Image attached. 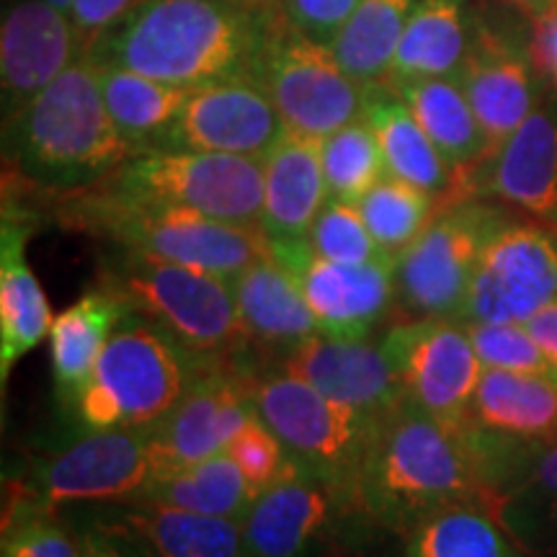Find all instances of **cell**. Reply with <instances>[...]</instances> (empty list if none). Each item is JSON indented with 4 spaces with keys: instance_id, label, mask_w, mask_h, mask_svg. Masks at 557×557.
<instances>
[{
    "instance_id": "1",
    "label": "cell",
    "mask_w": 557,
    "mask_h": 557,
    "mask_svg": "<svg viewBox=\"0 0 557 557\" xmlns=\"http://www.w3.org/2000/svg\"><path fill=\"white\" fill-rule=\"evenodd\" d=\"M274 16L233 0H139L88 58L181 88L253 75Z\"/></svg>"
},
{
    "instance_id": "2",
    "label": "cell",
    "mask_w": 557,
    "mask_h": 557,
    "mask_svg": "<svg viewBox=\"0 0 557 557\" xmlns=\"http://www.w3.org/2000/svg\"><path fill=\"white\" fill-rule=\"evenodd\" d=\"M359 504L367 517L406 534L457 504H483L493 511L462 434L408 398L372 429L359 472Z\"/></svg>"
},
{
    "instance_id": "3",
    "label": "cell",
    "mask_w": 557,
    "mask_h": 557,
    "mask_svg": "<svg viewBox=\"0 0 557 557\" xmlns=\"http://www.w3.org/2000/svg\"><path fill=\"white\" fill-rule=\"evenodd\" d=\"M3 145L16 173L62 194L94 189L135 156L109 116L99 65L88 54L3 122Z\"/></svg>"
},
{
    "instance_id": "4",
    "label": "cell",
    "mask_w": 557,
    "mask_h": 557,
    "mask_svg": "<svg viewBox=\"0 0 557 557\" xmlns=\"http://www.w3.org/2000/svg\"><path fill=\"white\" fill-rule=\"evenodd\" d=\"M73 225L114 240L120 250L207 271L233 282L243 269L269 256L261 227L233 225L191 209L150 205L94 186L62 207Z\"/></svg>"
},
{
    "instance_id": "5",
    "label": "cell",
    "mask_w": 557,
    "mask_h": 557,
    "mask_svg": "<svg viewBox=\"0 0 557 557\" xmlns=\"http://www.w3.org/2000/svg\"><path fill=\"white\" fill-rule=\"evenodd\" d=\"M201 361L148 318L127 312L103 348L75 413L88 431L150 429L184 398Z\"/></svg>"
},
{
    "instance_id": "6",
    "label": "cell",
    "mask_w": 557,
    "mask_h": 557,
    "mask_svg": "<svg viewBox=\"0 0 557 557\" xmlns=\"http://www.w3.org/2000/svg\"><path fill=\"white\" fill-rule=\"evenodd\" d=\"M103 287L201 361H233L246 344L227 278L122 250L103 271Z\"/></svg>"
},
{
    "instance_id": "7",
    "label": "cell",
    "mask_w": 557,
    "mask_h": 557,
    "mask_svg": "<svg viewBox=\"0 0 557 557\" xmlns=\"http://www.w3.org/2000/svg\"><path fill=\"white\" fill-rule=\"evenodd\" d=\"M250 398L289 457L336 485L361 511L359 472L377 423L278 367L269 372L250 369Z\"/></svg>"
},
{
    "instance_id": "8",
    "label": "cell",
    "mask_w": 557,
    "mask_h": 557,
    "mask_svg": "<svg viewBox=\"0 0 557 557\" xmlns=\"http://www.w3.org/2000/svg\"><path fill=\"white\" fill-rule=\"evenodd\" d=\"M508 214L504 205L483 197L438 207L426 230L395 259V308L406 318L457 320L480 256Z\"/></svg>"
},
{
    "instance_id": "9",
    "label": "cell",
    "mask_w": 557,
    "mask_h": 557,
    "mask_svg": "<svg viewBox=\"0 0 557 557\" xmlns=\"http://www.w3.org/2000/svg\"><path fill=\"white\" fill-rule=\"evenodd\" d=\"M101 186L135 201L191 209L233 225L261 227V158L199 150H148L132 156Z\"/></svg>"
},
{
    "instance_id": "10",
    "label": "cell",
    "mask_w": 557,
    "mask_h": 557,
    "mask_svg": "<svg viewBox=\"0 0 557 557\" xmlns=\"http://www.w3.org/2000/svg\"><path fill=\"white\" fill-rule=\"evenodd\" d=\"M253 78L261 83L289 132L325 139L364 116L367 90L338 65L331 45L284 21H271Z\"/></svg>"
},
{
    "instance_id": "11",
    "label": "cell",
    "mask_w": 557,
    "mask_h": 557,
    "mask_svg": "<svg viewBox=\"0 0 557 557\" xmlns=\"http://www.w3.org/2000/svg\"><path fill=\"white\" fill-rule=\"evenodd\" d=\"M152 429V426H150ZM150 429H103L39 462L13 498L58 513L75 504H135L158 475Z\"/></svg>"
},
{
    "instance_id": "12",
    "label": "cell",
    "mask_w": 557,
    "mask_h": 557,
    "mask_svg": "<svg viewBox=\"0 0 557 557\" xmlns=\"http://www.w3.org/2000/svg\"><path fill=\"white\" fill-rule=\"evenodd\" d=\"M557 299V230L508 214L480 256L457 323H527Z\"/></svg>"
},
{
    "instance_id": "13",
    "label": "cell",
    "mask_w": 557,
    "mask_h": 557,
    "mask_svg": "<svg viewBox=\"0 0 557 557\" xmlns=\"http://www.w3.org/2000/svg\"><path fill=\"white\" fill-rule=\"evenodd\" d=\"M380 346L406 398L444 426L462 429L485 369L468 329L447 318H403L382 333Z\"/></svg>"
},
{
    "instance_id": "14",
    "label": "cell",
    "mask_w": 557,
    "mask_h": 557,
    "mask_svg": "<svg viewBox=\"0 0 557 557\" xmlns=\"http://www.w3.org/2000/svg\"><path fill=\"white\" fill-rule=\"evenodd\" d=\"M269 253L295 276L320 333L369 338L395 308V261L341 263L318 256L308 238L269 240Z\"/></svg>"
},
{
    "instance_id": "15",
    "label": "cell",
    "mask_w": 557,
    "mask_h": 557,
    "mask_svg": "<svg viewBox=\"0 0 557 557\" xmlns=\"http://www.w3.org/2000/svg\"><path fill=\"white\" fill-rule=\"evenodd\" d=\"M253 416L250 367L238 359L205 364L184 398L150 429L158 475L225 451Z\"/></svg>"
},
{
    "instance_id": "16",
    "label": "cell",
    "mask_w": 557,
    "mask_h": 557,
    "mask_svg": "<svg viewBox=\"0 0 557 557\" xmlns=\"http://www.w3.org/2000/svg\"><path fill=\"white\" fill-rule=\"evenodd\" d=\"M287 132L261 83L253 75H238L191 88L158 150L227 152L263 160Z\"/></svg>"
},
{
    "instance_id": "17",
    "label": "cell",
    "mask_w": 557,
    "mask_h": 557,
    "mask_svg": "<svg viewBox=\"0 0 557 557\" xmlns=\"http://www.w3.org/2000/svg\"><path fill=\"white\" fill-rule=\"evenodd\" d=\"M351 508L359 506L336 485L292 459L243 517V557H315Z\"/></svg>"
},
{
    "instance_id": "18",
    "label": "cell",
    "mask_w": 557,
    "mask_h": 557,
    "mask_svg": "<svg viewBox=\"0 0 557 557\" xmlns=\"http://www.w3.org/2000/svg\"><path fill=\"white\" fill-rule=\"evenodd\" d=\"M468 194L557 230V88H545L527 122L468 173Z\"/></svg>"
},
{
    "instance_id": "19",
    "label": "cell",
    "mask_w": 557,
    "mask_h": 557,
    "mask_svg": "<svg viewBox=\"0 0 557 557\" xmlns=\"http://www.w3.org/2000/svg\"><path fill=\"white\" fill-rule=\"evenodd\" d=\"M455 78L485 132L487 156L527 122L547 88L534 67L529 41L521 45L508 32L493 29L483 21L472 26L470 52Z\"/></svg>"
},
{
    "instance_id": "20",
    "label": "cell",
    "mask_w": 557,
    "mask_h": 557,
    "mask_svg": "<svg viewBox=\"0 0 557 557\" xmlns=\"http://www.w3.org/2000/svg\"><path fill=\"white\" fill-rule=\"evenodd\" d=\"M86 54L73 16L47 0H11L0 24L3 122Z\"/></svg>"
},
{
    "instance_id": "21",
    "label": "cell",
    "mask_w": 557,
    "mask_h": 557,
    "mask_svg": "<svg viewBox=\"0 0 557 557\" xmlns=\"http://www.w3.org/2000/svg\"><path fill=\"white\" fill-rule=\"evenodd\" d=\"M278 369L297 374L331 400L380 423L406 400L400 377L372 338H336L318 333L278 359Z\"/></svg>"
},
{
    "instance_id": "22",
    "label": "cell",
    "mask_w": 557,
    "mask_h": 557,
    "mask_svg": "<svg viewBox=\"0 0 557 557\" xmlns=\"http://www.w3.org/2000/svg\"><path fill=\"white\" fill-rule=\"evenodd\" d=\"M329 199L323 139L287 132L263 158V235L269 240L308 238Z\"/></svg>"
},
{
    "instance_id": "23",
    "label": "cell",
    "mask_w": 557,
    "mask_h": 557,
    "mask_svg": "<svg viewBox=\"0 0 557 557\" xmlns=\"http://www.w3.org/2000/svg\"><path fill=\"white\" fill-rule=\"evenodd\" d=\"M364 120L377 137L387 173L436 197L438 207L470 197L468 178L431 143L421 124L387 83L367 90Z\"/></svg>"
},
{
    "instance_id": "24",
    "label": "cell",
    "mask_w": 557,
    "mask_h": 557,
    "mask_svg": "<svg viewBox=\"0 0 557 557\" xmlns=\"http://www.w3.org/2000/svg\"><path fill=\"white\" fill-rule=\"evenodd\" d=\"M238 305L246 344H256L278 359L318 336L320 325L308 299L282 263L263 256L230 282Z\"/></svg>"
},
{
    "instance_id": "25",
    "label": "cell",
    "mask_w": 557,
    "mask_h": 557,
    "mask_svg": "<svg viewBox=\"0 0 557 557\" xmlns=\"http://www.w3.org/2000/svg\"><path fill=\"white\" fill-rule=\"evenodd\" d=\"M32 227L5 207L0 227V380L41 341L50 338L52 310L37 274L26 263Z\"/></svg>"
},
{
    "instance_id": "26",
    "label": "cell",
    "mask_w": 557,
    "mask_h": 557,
    "mask_svg": "<svg viewBox=\"0 0 557 557\" xmlns=\"http://www.w3.org/2000/svg\"><path fill=\"white\" fill-rule=\"evenodd\" d=\"M127 312V302L120 295L101 287L83 295L54 318L50 331L52 377L60 398L70 403L73 410L94 377L103 348Z\"/></svg>"
},
{
    "instance_id": "27",
    "label": "cell",
    "mask_w": 557,
    "mask_h": 557,
    "mask_svg": "<svg viewBox=\"0 0 557 557\" xmlns=\"http://www.w3.org/2000/svg\"><path fill=\"white\" fill-rule=\"evenodd\" d=\"M148 557H243L238 521L160 504H124L111 517Z\"/></svg>"
},
{
    "instance_id": "28",
    "label": "cell",
    "mask_w": 557,
    "mask_h": 557,
    "mask_svg": "<svg viewBox=\"0 0 557 557\" xmlns=\"http://www.w3.org/2000/svg\"><path fill=\"white\" fill-rule=\"evenodd\" d=\"M465 0H418L395 52L387 86L416 78H455L470 52Z\"/></svg>"
},
{
    "instance_id": "29",
    "label": "cell",
    "mask_w": 557,
    "mask_h": 557,
    "mask_svg": "<svg viewBox=\"0 0 557 557\" xmlns=\"http://www.w3.org/2000/svg\"><path fill=\"white\" fill-rule=\"evenodd\" d=\"M389 88L398 90L431 143L465 178L485 160V132L457 78H416Z\"/></svg>"
},
{
    "instance_id": "30",
    "label": "cell",
    "mask_w": 557,
    "mask_h": 557,
    "mask_svg": "<svg viewBox=\"0 0 557 557\" xmlns=\"http://www.w3.org/2000/svg\"><path fill=\"white\" fill-rule=\"evenodd\" d=\"M96 65H99L101 94L109 116L132 145L135 156L158 150L165 132L189 99L191 88L171 86L120 65H101V62Z\"/></svg>"
},
{
    "instance_id": "31",
    "label": "cell",
    "mask_w": 557,
    "mask_h": 557,
    "mask_svg": "<svg viewBox=\"0 0 557 557\" xmlns=\"http://www.w3.org/2000/svg\"><path fill=\"white\" fill-rule=\"evenodd\" d=\"M416 3L418 0H361L331 41L338 65L364 88L387 83Z\"/></svg>"
},
{
    "instance_id": "32",
    "label": "cell",
    "mask_w": 557,
    "mask_h": 557,
    "mask_svg": "<svg viewBox=\"0 0 557 557\" xmlns=\"http://www.w3.org/2000/svg\"><path fill=\"white\" fill-rule=\"evenodd\" d=\"M143 500L240 524L253 504V493H250L248 480L235 465V459L227 451H220L201 462L158 475Z\"/></svg>"
},
{
    "instance_id": "33",
    "label": "cell",
    "mask_w": 557,
    "mask_h": 557,
    "mask_svg": "<svg viewBox=\"0 0 557 557\" xmlns=\"http://www.w3.org/2000/svg\"><path fill=\"white\" fill-rule=\"evenodd\" d=\"M403 557H521V553L491 508L457 504L410 529Z\"/></svg>"
},
{
    "instance_id": "34",
    "label": "cell",
    "mask_w": 557,
    "mask_h": 557,
    "mask_svg": "<svg viewBox=\"0 0 557 557\" xmlns=\"http://www.w3.org/2000/svg\"><path fill=\"white\" fill-rule=\"evenodd\" d=\"M357 207L374 243L389 259H398L438 212L436 197L389 173L359 199Z\"/></svg>"
},
{
    "instance_id": "35",
    "label": "cell",
    "mask_w": 557,
    "mask_h": 557,
    "mask_svg": "<svg viewBox=\"0 0 557 557\" xmlns=\"http://www.w3.org/2000/svg\"><path fill=\"white\" fill-rule=\"evenodd\" d=\"M323 171L333 199H359L387 176L385 156L364 116L323 139Z\"/></svg>"
},
{
    "instance_id": "36",
    "label": "cell",
    "mask_w": 557,
    "mask_h": 557,
    "mask_svg": "<svg viewBox=\"0 0 557 557\" xmlns=\"http://www.w3.org/2000/svg\"><path fill=\"white\" fill-rule=\"evenodd\" d=\"M496 517L506 527L532 534H557V442L542 449L496 504Z\"/></svg>"
},
{
    "instance_id": "37",
    "label": "cell",
    "mask_w": 557,
    "mask_h": 557,
    "mask_svg": "<svg viewBox=\"0 0 557 557\" xmlns=\"http://www.w3.org/2000/svg\"><path fill=\"white\" fill-rule=\"evenodd\" d=\"M0 557H83V542L58 513L11 500Z\"/></svg>"
},
{
    "instance_id": "38",
    "label": "cell",
    "mask_w": 557,
    "mask_h": 557,
    "mask_svg": "<svg viewBox=\"0 0 557 557\" xmlns=\"http://www.w3.org/2000/svg\"><path fill=\"white\" fill-rule=\"evenodd\" d=\"M308 243L318 256L341 263H367L389 259L374 243L359 207L344 199H329L320 209ZM395 261V259H393Z\"/></svg>"
},
{
    "instance_id": "39",
    "label": "cell",
    "mask_w": 557,
    "mask_h": 557,
    "mask_svg": "<svg viewBox=\"0 0 557 557\" xmlns=\"http://www.w3.org/2000/svg\"><path fill=\"white\" fill-rule=\"evenodd\" d=\"M465 329L485 369L547 374L557 380L553 364L524 323H468Z\"/></svg>"
},
{
    "instance_id": "40",
    "label": "cell",
    "mask_w": 557,
    "mask_h": 557,
    "mask_svg": "<svg viewBox=\"0 0 557 557\" xmlns=\"http://www.w3.org/2000/svg\"><path fill=\"white\" fill-rule=\"evenodd\" d=\"M225 451L235 459V465H238L243 475H246L250 493H253V500L259 498L269 485H274L292 462L282 438L269 429V423L259 416V410H256V416L243 426L240 434L230 442V447Z\"/></svg>"
},
{
    "instance_id": "41",
    "label": "cell",
    "mask_w": 557,
    "mask_h": 557,
    "mask_svg": "<svg viewBox=\"0 0 557 557\" xmlns=\"http://www.w3.org/2000/svg\"><path fill=\"white\" fill-rule=\"evenodd\" d=\"M361 0H284V16L308 37L331 45Z\"/></svg>"
},
{
    "instance_id": "42",
    "label": "cell",
    "mask_w": 557,
    "mask_h": 557,
    "mask_svg": "<svg viewBox=\"0 0 557 557\" xmlns=\"http://www.w3.org/2000/svg\"><path fill=\"white\" fill-rule=\"evenodd\" d=\"M137 3L139 0H75L73 21L75 26H78L86 54L90 52V47H94L103 34L114 29Z\"/></svg>"
},
{
    "instance_id": "43",
    "label": "cell",
    "mask_w": 557,
    "mask_h": 557,
    "mask_svg": "<svg viewBox=\"0 0 557 557\" xmlns=\"http://www.w3.org/2000/svg\"><path fill=\"white\" fill-rule=\"evenodd\" d=\"M83 557H148L145 549L111 519H96L81 532Z\"/></svg>"
},
{
    "instance_id": "44",
    "label": "cell",
    "mask_w": 557,
    "mask_h": 557,
    "mask_svg": "<svg viewBox=\"0 0 557 557\" xmlns=\"http://www.w3.org/2000/svg\"><path fill=\"white\" fill-rule=\"evenodd\" d=\"M529 52H532L534 67L540 70L542 81L557 88V9L534 16Z\"/></svg>"
},
{
    "instance_id": "45",
    "label": "cell",
    "mask_w": 557,
    "mask_h": 557,
    "mask_svg": "<svg viewBox=\"0 0 557 557\" xmlns=\"http://www.w3.org/2000/svg\"><path fill=\"white\" fill-rule=\"evenodd\" d=\"M524 325L532 333V338L537 341L542 351H545L547 361L553 364L557 374V299H553L547 308H542L534 318H529Z\"/></svg>"
},
{
    "instance_id": "46",
    "label": "cell",
    "mask_w": 557,
    "mask_h": 557,
    "mask_svg": "<svg viewBox=\"0 0 557 557\" xmlns=\"http://www.w3.org/2000/svg\"><path fill=\"white\" fill-rule=\"evenodd\" d=\"M511 3L521 5V9L532 13V16H537V13H545V11H555V9H557V0H511Z\"/></svg>"
},
{
    "instance_id": "47",
    "label": "cell",
    "mask_w": 557,
    "mask_h": 557,
    "mask_svg": "<svg viewBox=\"0 0 557 557\" xmlns=\"http://www.w3.org/2000/svg\"><path fill=\"white\" fill-rule=\"evenodd\" d=\"M47 3H52L54 9L65 11L67 16H73V9H75V0H47Z\"/></svg>"
},
{
    "instance_id": "48",
    "label": "cell",
    "mask_w": 557,
    "mask_h": 557,
    "mask_svg": "<svg viewBox=\"0 0 557 557\" xmlns=\"http://www.w3.org/2000/svg\"><path fill=\"white\" fill-rule=\"evenodd\" d=\"M233 3H243V5H259V3H267V0H233Z\"/></svg>"
}]
</instances>
